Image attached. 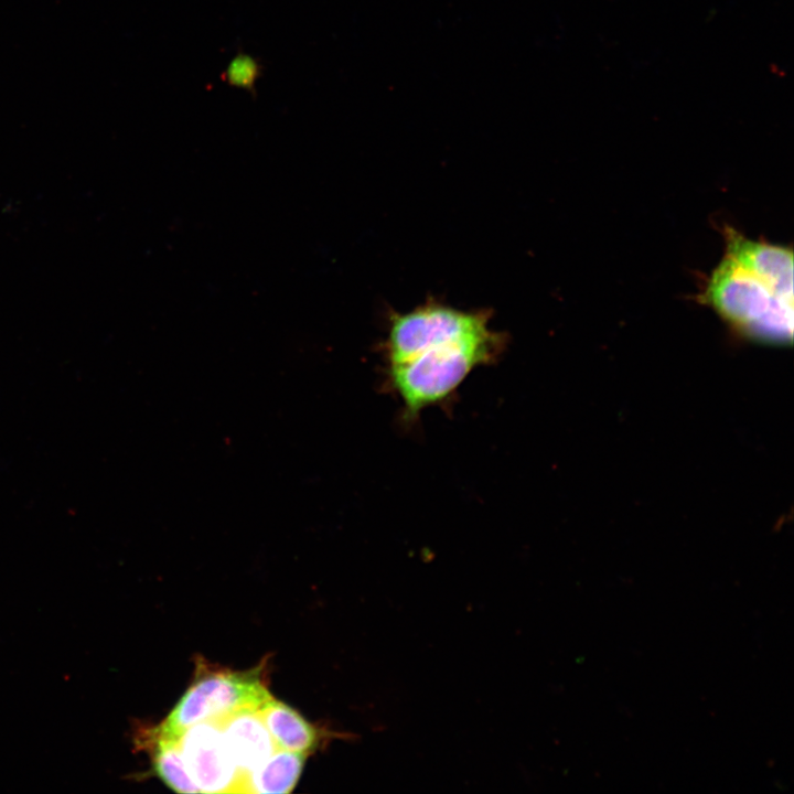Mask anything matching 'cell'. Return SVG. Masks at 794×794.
Here are the masks:
<instances>
[{
    "label": "cell",
    "mask_w": 794,
    "mask_h": 794,
    "mask_svg": "<svg viewBox=\"0 0 794 794\" xmlns=\"http://www.w3.org/2000/svg\"><path fill=\"white\" fill-rule=\"evenodd\" d=\"M726 251L700 300L750 339L792 342L793 251L726 228Z\"/></svg>",
    "instance_id": "6da1fadb"
},
{
    "label": "cell",
    "mask_w": 794,
    "mask_h": 794,
    "mask_svg": "<svg viewBox=\"0 0 794 794\" xmlns=\"http://www.w3.org/2000/svg\"><path fill=\"white\" fill-rule=\"evenodd\" d=\"M502 348V334L489 329L388 365V382L406 417L415 418L448 398L472 371L493 362Z\"/></svg>",
    "instance_id": "7a4b0ae2"
},
{
    "label": "cell",
    "mask_w": 794,
    "mask_h": 794,
    "mask_svg": "<svg viewBox=\"0 0 794 794\" xmlns=\"http://www.w3.org/2000/svg\"><path fill=\"white\" fill-rule=\"evenodd\" d=\"M196 676L169 716L153 730L179 740L189 727L242 709L256 710L272 696L259 668L244 672L213 669L197 662Z\"/></svg>",
    "instance_id": "3957f363"
},
{
    "label": "cell",
    "mask_w": 794,
    "mask_h": 794,
    "mask_svg": "<svg viewBox=\"0 0 794 794\" xmlns=\"http://www.w3.org/2000/svg\"><path fill=\"white\" fill-rule=\"evenodd\" d=\"M489 320L486 311H464L433 301L406 313H394L384 345L387 365L482 333L490 329Z\"/></svg>",
    "instance_id": "277c9868"
},
{
    "label": "cell",
    "mask_w": 794,
    "mask_h": 794,
    "mask_svg": "<svg viewBox=\"0 0 794 794\" xmlns=\"http://www.w3.org/2000/svg\"><path fill=\"white\" fill-rule=\"evenodd\" d=\"M178 745L200 793H248L247 779L237 769L214 718L185 729Z\"/></svg>",
    "instance_id": "5b68a950"
},
{
    "label": "cell",
    "mask_w": 794,
    "mask_h": 794,
    "mask_svg": "<svg viewBox=\"0 0 794 794\" xmlns=\"http://www.w3.org/2000/svg\"><path fill=\"white\" fill-rule=\"evenodd\" d=\"M214 719L221 727L237 769L246 779L256 766L278 749L261 718L254 709H242Z\"/></svg>",
    "instance_id": "8992f818"
},
{
    "label": "cell",
    "mask_w": 794,
    "mask_h": 794,
    "mask_svg": "<svg viewBox=\"0 0 794 794\" xmlns=\"http://www.w3.org/2000/svg\"><path fill=\"white\" fill-rule=\"evenodd\" d=\"M276 747L309 754L319 744L320 733L298 711L273 697L257 709Z\"/></svg>",
    "instance_id": "52a82bcc"
},
{
    "label": "cell",
    "mask_w": 794,
    "mask_h": 794,
    "mask_svg": "<svg viewBox=\"0 0 794 794\" xmlns=\"http://www.w3.org/2000/svg\"><path fill=\"white\" fill-rule=\"evenodd\" d=\"M307 755L305 753L277 749L248 774V793H290L301 775Z\"/></svg>",
    "instance_id": "ba28073f"
},
{
    "label": "cell",
    "mask_w": 794,
    "mask_h": 794,
    "mask_svg": "<svg viewBox=\"0 0 794 794\" xmlns=\"http://www.w3.org/2000/svg\"><path fill=\"white\" fill-rule=\"evenodd\" d=\"M146 740L152 743L153 769L167 786L178 793H200L186 770L178 740L162 737L154 730L149 731Z\"/></svg>",
    "instance_id": "9c48e42d"
},
{
    "label": "cell",
    "mask_w": 794,
    "mask_h": 794,
    "mask_svg": "<svg viewBox=\"0 0 794 794\" xmlns=\"http://www.w3.org/2000/svg\"><path fill=\"white\" fill-rule=\"evenodd\" d=\"M260 74L261 67L253 56L238 53L232 58L222 77L230 86L254 90Z\"/></svg>",
    "instance_id": "30bf717a"
}]
</instances>
